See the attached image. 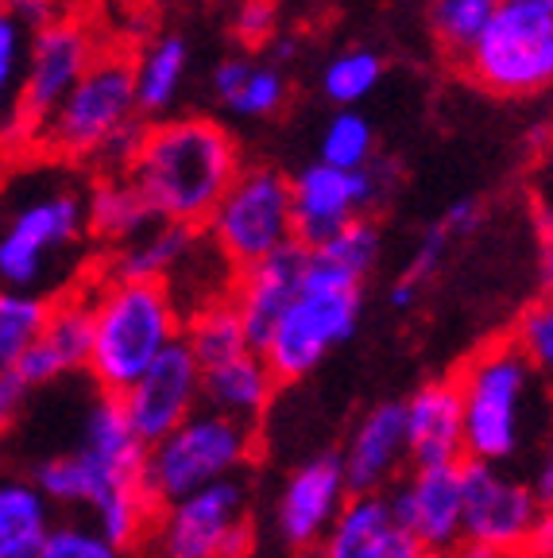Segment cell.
<instances>
[{
    "mask_svg": "<svg viewBox=\"0 0 553 558\" xmlns=\"http://www.w3.org/2000/svg\"><path fill=\"white\" fill-rule=\"evenodd\" d=\"M144 539L151 558H248L256 543L248 485L244 477H229L171 500L151 515Z\"/></svg>",
    "mask_w": 553,
    "mask_h": 558,
    "instance_id": "cell-8",
    "label": "cell"
},
{
    "mask_svg": "<svg viewBox=\"0 0 553 558\" xmlns=\"http://www.w3.org/2000/svg\"><path fill=\"white\" fill-rule=\"evenodd\" d=\"M233 279H236L233 264L217 253V244L206 233H198L191 248H186V256L179 260V268L163 279V288L174 299L179 314H198L206 306L229 303Z\"/></svg>",
    "mask_w": 553,
    "mask_h": 558,
    "instance_id": "cell-27",
    "label": "cell"
},
{
    "mask_svg": "<svg viewBox=\"0 0 553 558\" xmlns=\"http://www.w3.org/2000/svg\"><path fill=\"white\" fill-rule=\"evenodd\" d=\"M383 497L395 523L422 555L450 558L460 547V462L415 465V473L398 477Z\"/></svg>",
    "mask_w": 553,
    "mask_h": 558,
    "instance_id": "cell-16",
    "label": "cell"
},
{
    "mask_svg": "<svg viewBox=\"0 0 553 558\" xmlns=\"http://www.w3.org/2000/svg\"><path fill=\"white\" fill-rule=\"evenodd\" d=\"M407 458L415 465H457L465 462V427L453 380H430L403 403Z\"/></svg>",
    "mask_w": 553,
    "mask_h": 558,
    "instance_id": "cell-22",
    "label": "cell"
},
{
    "mask_svg": "<svg viewBox=\"0 0 553 558\" xmlns=\"http://www.w3.org/2000/svg\"><path fill=\"white\" fill-rule=\"evenodd\" d=\"M116 403L128 418L132 435L144 446L171 435L201 408V368L194 365L191 349L174 341L116 396Z\"/></svg>",
    "mask_w": 553,
    "mask_h": 558,
    "instance_id": "cell-15",
    "label": "cell"
},
{
    "mask_svg": "<svg viewBox=\"0 0 553 558\" xmlns=\"http://www.w3.org/2000/svg\"><path fill=\"white\" fill-rule=\"evenodd\" d=\"M465 62L488 94L530 97L545 89L553 78V4L503 0Z\"/></svg>",
    "mask_w": 553,
    "mask_h": 558,
    "instance_id": "cell-10",
    "label": "cell"
},
{
    "mask_svg": "<svg viewBox=\"0 0 553 558\" xmlns=\"http://www.w3.org/2000/svg\"><path fill=\"white\" fill-rule=\"evenodd\" d=\"M279 9L275 0H241L233 12V35L244 47H260L275 35Z\"/></svg>",
    "mask_w": 553,
    "mask_h": 558,
    "instance_id": "cell-39",
    "label": "cell"
},
{
    "mask_svg": "<svg viewBox=\"0 0 553 558\" xmlns=\"http://www.w3.org/2000/svg\"><path fill=\"white\" fill-rule=\"evenodd\" d=\"M251 458H256V427L198 408L171 435L147 446L139 485L151 508H163L217 481L241 477Z\"/></svg>",
    "mask_w": 553,
    "mask_h": 558,
    "instance_id": "cell-7",
    "label": "cell"
},
{
    "mask_svg": "<svg viewBox=\"0 0 553 558\" xmlns=\"http://www.w3.org/2000/svg\"><path fill=\"white\" fill-rule=\"evenodd\" d=\"M27 32L9 9H0V140H20L16 129V101H20V74H24Z\"/></svg>",
    "mask_w": 553,
    "mask_h": 558,
    "instance_id": "cell-34",
    "label": "cell"
},
{
    "mask_svg": "<svg viewBox=\"0 0 553 558\" xmlns=\"http://www.w3.org/2000/svg\"><path fill=\"white\" fill-rule=\"evenodd\" d=\"M144 453L147 446L132 435L116 396L97 392L82 411L74 450L39 458L32 481L51 500V508L94 512L105 500L124 497V493H144V485H139Z\"/></svg>",
    "mask_w": 553,
    "mask_h": 558,
    "instance_id": "cell-3",
    "label": "cell"
},
{
    "mask_svg": "<svg viewBox=\"0 0 553 558\" xmlns=\"http://www.w3.org/2000/svg\"><path fill=\"white\" fill-rule=\"evenodd\" d=\"M376 159V129L372 121L356 109H341L325 124L318 144V163L337 167V171H364Z\"/></svg>",
    "mask_w": 553,
    "mask_h": 558,
    "instance_id": "cell-33",
    "label": "cell"
},
{
    "mask_svg": "<svg viewBox=\"0 0 553 558\" xmlns=\"http://www.w3.org/2000/svg\"><path fill=\"white\" fill-rule=\"evenodd\" d=\"M27 400H32V388L16 373H0V438L16 430V423L27 411Z\"/></svg>",
    "mask_w": 553,
    "mask_h": 558,
    "instance_id": "cell-43",
    "label": "cell"
},
{
    "mask_svg": "<svg viewBox=\"0 0 553 558\" xmlns=\"http://www.w3.org/2000/svg\"><path fill=\"white\" fill-rule=\"evenodd\" d=\"M279 380L271 376V368L263 365V357L251 349L244 357L229 361L201 373V408L217 411V415L236 418L244 427H256L268 408L275 403Z\"/></svg>",
    "mask_w": 553,
    "mask_h": 558,
    "instance_id": "cell-23",
    "label": "cell"
},
{
    "mask_svg": "<svg viewBox=\"0 0 553 558\" xmlns=\"http://www.w3.org/2000/svg\"><path fill=\"white\" fill-rule=\"evenodd\" d=\"M191 51L179 35H156L144 51L132 59V86H136V113L159 117L167 113L182 94Z\"/></svg>",
    "mask_w": 553,
    "mask_h": 558,
    "instance_id": "cell-28",
    "label": "cell"
},
{
    "mask_svg": "<svg viewBox=\"0 0 553 558\" xmlns=\"http://www.w3.org/2000/svg\"><path fill=\"white\" fill-rule=\"evenodd\" d=\"M422 558H441V555H422Z\"/></svg>",
    "mask_w": 553,
    "mask_h": 558,
    "instance_id": "cell-50",
    "label": "cell"
},
{
    "mask_svg": "<svg viewBox=\"0 0 553 558\" xmlns=\"http://www.w3.org/2000/svg\"><path fill=\"white\" fill-rule=\"evenodd\" d=\"M179 341L191 349L194 365H198L201 373L251 353L241 318H236V311L229 303H217V306H206V311L191 314V323H186Z\"/></svg>",
    "mask_w": 553,
    "mask_h": 558,
    "instance_id": "cell-30",
    "label": "cell"
},
{
    "mask_svg": "<svg viewBox=\"0 0 553 558\" xmlns=\"http://www.w3.org/2000/svg\"><path fill=\"white\" fill-rule=\"evenodd\" d=\"M348 500L337 453H314L286 473L275 497V535L291 550H314Z\"/></svg>",
    "mask_w": 553,
    "mask_h": 558,
    "instance_id": "cell-17",
    "label": "cell"
},
{
    "mask_svg": "<svg viewBox=\"0 0 553 558\" xmlns=\"http://www.w3.org/2000/svg\"><path fill=\"white\" fill-rule=\"evenodd\" d=\"M380 78H383L380 54L356 47V51H345L329 62L325 74H321V89H325V97L337 109H356L364 97L380 86Z\"/></svg>",
    "mask_w": 553,
    "mask_h": 558,
    "instance_id": "cell-35",
    "label": "cell"
},
{
    "mask_svg": "<svg viewBox=\"0 0 553 558\" xmlns=\"http://www.w3.org/2000/svg\"><path fill=\"white\" fill-rule=\"evenodd\" d=\"M86 299L94 318L86 373L101 396H121L159 353L182 338V314L163 283L105 279Z\"/></svg>",
    "mask_w": 553,
    "mask_h": 558,
    "instance_id": "cell-4",
    "label": "cell"
},
{
    "mask_svg": "<svg viewBox=\"0 0 553 558\" xmlns=\"http://www.w3.org/2000/svg\"><path fill=\"white\" fill-rule=\"evenodd\" d=\"M89 341H94V318H89V299L86 295H62L51 299L44 333L27 349L20 365L12 373L39 392L51 384L66 380L74 373H86L89 361Z\"/></svg>",
    "mask_w": 553,
    "mask_h": 558,
    "instance_id": "cell-20",
    "label": "cell"
},
{
    "mask_svg": "<svg viewBox=\"0 0 553 558\" xmlns=\"http://www.w3.org/2000/svg\"><path fill=\"white\" fill-rule=\"evenodd\" d=\"M198 229L174 226V221H151L147 229H139L136 236H128L124 244L113 248V268L109 279H136V283H163L179 260L186 256V248L194 244Z\"/></svg>",
    "mask_w": 553,
    "mask_h": 558,
    "instance_id": "cell-25",
    "label": "cell"
},
{
    "mask_svg": "<svg viewBox=\"0 0 553 558\" xmlns=\"http://www.w3.org/2000/svg\"><path fill=\"white\" fill-rule=\"evenodd\" d=\"M530 485V493H534V500L538 505L550 512V500H553V465L550 462H542L538 465V473H534V481H527Z\"/></svg>",
    "mask_w": 553,
    "mask_h": 558,
    "instance_id": "cell-45",
    "label": "cell"
},
{
    "mask_svg": "<svg viewBox=\"0 0 553 558\" xmlns=\"http://www.w3.org/2000/svg\"><path fill=\"white\" fill-rule=\"evenodd\" d=\"M303 271H306L303 244H286V248L248 264V268H236L229 306H233L236 318H241L244 338H248L251 349L263 345V338L271 333L275 318L291 306V299L298 295Z\"/></svg>",
    "mask_w": 553,
    "mask_h": 558,
    "instance_id": "cell-19",
    "label": "cell"
},
{
    "mask_svg": "<svg viewBox=\"0 0 553 558\" xmlns=\"http://www.w3.org/2000/svg\"><path fill=\"white\" fill-rule=\"evenodd\" d=\"M213 94L236 117H271L283 109L286 82L275 66H263V62L251 59H225L213 70Z\"/></svg>",
    "mask_w": 553,
    "mask_h": 558,
    "instance_id": "cell-29",
    "label": "cell"
},
{
    "mask_svg": "<svg viewBox=\"0 0 553 558\" xmlns=\"http://www.w3.org/2000/svg\"><path fill=\"white\" fill-rule=\"evenodd\" d=\"M450 241L453 236L445 233V226L441 221H433L430 229L422 233V241H418V253H415V260H410V268H407V283H415V288H422L426 279L438 271V264L445 260V248H450Z\"/></svg>",
    "mask_w": 553,
    "mask_h": 558,
    "instance_id": "cell-41",
    "label": "cell"
},
{
    "mask_svg": "<svg viewBox=\"0 0 553 558\" xmlns=\"http://www.w3.org/2000/svg\"><path fill=\"white\" fill-rule=\"evenodd\" d=\"M294 47H298L294 39H279V44H275V59H291Z\"/></svg>",
    "mask_w": 553,
    "mask_h": 558,
    "instance_id": "cell-48",
    "label": "cell"
},
{
    "mask_svg": "<svg viewBox=\"0 0 553 558\" xmlns=\"http://www.w3.org/2000/svg\"><path fill=\"white\" fill-rule=\"evenodd\" d=\"M97 59V39L78 20H54L35 27L27 39L24 74H20V101H16V129L24 144H35L62 97L78 86V78Z\"/></svg>",
    "mask_w": 553,
    "mask_h": 558,
    "instance_id": "cell-14",
    "label": "cell"
},
{
    "mask_svg": "<svg viewBox=\"0 0 553 558\" xmlns=\"http://www.w3.org/2000/svg\"><path fill=\"white\" fill-rule=\"evenodd\" d=\"M360 323V279L333 268L306 248L303 288L275 318L256 349L279 384L306 380L337 345H345Z\"/></svg>",
    "mask_w": 553,
    "mask_h": 558,
    "instance_id": "cell-5",
    "label": "cell"
},
{
    "mask_svg": "<svg viewBox=\"0 0 553 558\" xmlns=\"http://www.w3.org/2000/svg\"><path fill=\"white\" fill-rule=\"evenodd\" d=\"M438 221L445 226V233H450V236H465V233H472V229L480 226V206H476V198H457Z\"/></svg>",
    "mask_w": 553,
    "mask_h": 558,
    "instance_id": "cell-44",
    "label": "cell"
},
{
    "mask_svg": "<svg viewBox=\"0 0 553 558\" xmlns=\"http://www.w3.org/2000/svg\"><path fill=\"white\" fill-rule=\"evenodd\" d=\"M527 4H553V0H527Z\"/></svg>",
    "mask_w": 553,
    "mask_h": 558,
    "instance_id": "cell-49",
    "label": "cell"
},
{
    "mask_svg": "<svg viewBox=\"0 0 553 558\" xmlns=\"http://www.w3.org/2000/svg\"><path fill=\"white\" fill-rule=\"evenodd\" d=\"M241 171V148L225 124L174 117L147 124L128 163V179L159 221L201 229Z\"/></svg>",
    "mask_w": 553,
    "mask_h": 558,
    "instance_id": "cell-2",
    "label": "cell"
},
{
    "mask_svg": "<svg viewBox=\"0 0 553 558\" xmlns=\"http://www.w3.org/2000/svg\"><path fill=\"white\" fill-rule=\"evenodd\" d=\"M318 558H422V550L395 523L383 493H364L345 500L325 539L318 543Z\"/></svg>",
    "mask_w": 553,
    "mask_h": 558,
    "instance_id": "cell-21",
    "label": "cell"
},
{
    "mask_svg": "<svg viewBox=\"0 0 553 558\" xmlns=\"http://www.w3.org/2000/svg\"><path fill=\"white\" fill-rule=\"evenodd\" d=\"M89 248L86 186L62 167H32L0 186V288L62 299Z\"/></svg>",
    "mask_w": 553,
    "mask_h": 558,
    "instance_id": "cell-1",
    "label": "cell"
},
{
    "mask_svg": "<svg viewBox=\"0 0 553 558\" xmlns=\"http://www.w3.org/2000/svg\"><path fill=\"white\" fill-rule=\"evenodd\" d=\"M206 236L233 268H248L294 244L291 179L275 167H241L206 218Z\"/></svg>",
    "mask_w": 553,
    "mask_h": 558,
    "instance_id": "cell-11",
    "label": "cell"
},
{
    "mask_svg": "<svg viewBox=\"0 0 553 558\" xmlns=\"http://www.w3.org/2000/svg\"><path fill=\"white\" fill-rule=\"evenodd\" d=\"M144 129H147V124L139 121V117L124 124V129H116L113 136L105 140L101 148L94 151V159H89V163H94L101 174H124V171H128V163H132V156H136Z\"/></svg>",
    "mask_w": 553,
    "mask_h": 558,
    "instance_id": "cell-40",
    "label": "cell"
},
{
    "mask_svg": "<svg viewBox=\"0 0 553 558\" xmlns=\"http://www.w3.org/2000/svg\"><path fill=\"white\" fill-rule=\"evenodd\" d=\"M511 345L519 349L523 357L534 365V373H542V368L553 365V311H550V303H534L523 311Z\"/></svg>",
    "mask_w": 553,
    "mask_h": 558,
    "instance_id": "cell-38",
    "label": "cell"
},
{
    "mask_svg": "<svg viewBox=\"0 0 553 558\" xmlns=\"http://www.w3.org/2000/svg\"><path fill=\"white\" fill-rule=\"evenodd\" d=\"M550 512L527 481L503 465L460 462V543L534 558L550 550Z\"/></svg>",
    "mask_w": 553,
    "mask_h": 558,
    "instance_id": "cell-9",
    "label": "cell"
},
{
    "mask_svg": "<svg viewBox=\"0 0 553 558\" xmlns=\"http://www.w3.org/2000/svg\"><path fill=\"white\" fill-rule=\"evenodd\" d=\"M503 0H433L430 24L438 44L465 62L468 51L476 47V39L484 35V27L492 24V16L500 12Z\"/></svg>",
    "mask_w": 553,
    "mask_h": 558,
    "instance_id": "cell-32",
    "label": "cell"
},
{
    "mask_svg": "<svg viewBox=\"0 0 553 558\" xmlns=\"http://www.w3.org/2000/svg\"><path fill=\"white\" fill-rule=\"evenodd\" d=\"M398 183V167L391 159H372L364 171L310 163L291 179V221L294 244L318 248L321 241L364 218V209L380 206Z\"/></svg>",
    "mask_w": 553,
    "mask_h": 558,
    "instance_id": "cell-13",
    "label": "cell"
},
{
    "mask_svg": "<svg viewBox=\"0 0 553 558\" xmlns=\"http://www.w3.org/2000/svg\"><path fill=\"white\" fill-rule=\"evenodd\" d=\"M341 473H345L348 497L364 493H388L403 477L407 458V430H403V403L388 400L368 408L356 427L348 430L345 450L337 453Z\"/></svg>",
    "mask_w": 553,
    "mask_h": 558,
    "instance_id": "cell-18",
    "label": "cell"
},
{
    "mask_svg": "<svg viewBox=\"0 0 553 558\" xmlns=\"http://www.w3.org/2000/svg\"><path fill=\"white\" fill-rule=\"evenodd\" d=\"M534 376V365L511 341H492L465 361L453 380L465 427V462L507 465L523 450Z\"/></svg>",
    "mask_w": 553,
    "mask_h": 558,
    "instance_id": "cell-6",
    "label": "cell"
},
{
    "mask_svg": "<svg viewBox=\"0 0 553 558\" xmlns=\"http://www.w3.org/2000/svg\"><path fill=\"white\" fill-rule=\"evenodd\" d=\"M450 558H527V555H515V550H488V547H468V543H460V547L453 550Z\"/></svg>",
    "mask_w": 553,
    "mask_h": 558,
    "instance_id": "cell-47",
    "label": "cell"
},
{
    "mask_svg": "<svg viewBox=\"0 0 553 558\" xmlns=\"http://www.w3.org/2000/svg\"><path fill=\"white\" fill-rule=\"evenodd\" d=\"M0 9H9L27 32H35V27L54 24V20H70L78 0H0Z\"/></svg>",
    "mask_w": 553,
    "mask_h": 558,
    "instance_id": "cell-42",
    "label": "cell"
},
{
    "mask_svg": "<svg viewBox=\"0 0 553 558\" xmlns=\"http://www.w3.org/2000/svg\"><path fill=\"white\" fill-rule=\"evenodd\" d=\"M415 299H418V288H415V283H407V279H398L395 288H391L388 303L395 306V311H407V306H415Z\"/></svg>",
    "mask_w": 553,
    "mask_h": 558,
    "instance_id": "cell-46",
    "label": "cell"
},
{
    "mask_svg": "<svg viewBox=\"0 0 553 558\" xmlns=\"http://www.w3.org/2000/svg\"><path fill=\"white\" fill-rule=\"evenodd\" d=\"M310 253L364 283V276L380 260V229L368 218H356V221H348L345 229H337L329 241H321L318 248H310Z\"/></svg>",
    "mask_w": 553,
    "mask_h": 558,
    "instance_id": "cell-36",
    "label": "cell"
},
{
    "mask_svg": "<svg viewBox=\"0 0 553 558\" xmlns=\"http://www.w3.org/2000/svg\"><path fill=\"white\" fill-rule=\"evenodd\" d=\"M39 558H128V550L113 547L86 515H70V520H54Z\"/></svg>",
    "mask_w": 553,
    "mask_h": 558,
    "instance_id": "cell-37",
    "label": "cell"
},
{
    "mask_svg": "<svg viewBox=\"0 0 553 558\" xmlns=\"http://www.w3.org/2000/svg\"><path fill=\"white\" fill-rule=\"evenodd\" d=\"M54 527L51 500L24 473H0V558H39Z\"/></svg>",
    "mask_w": 553,
    "mask_h": 558,
    "instance_id": "cell-24",
    "label": "cell"
},
{
    "mask_svg": "<svg viewBox=\"0 0 553 558\" xmlns=\"http://www.w3.org/2000/svg\"><path fill=\"white\" fill-rule=\"evenodd\" d=\"M151 221L156 214L144 202V194L132 186L128 174H97L86 186V229L94 241L116 248Z\"/></svg>",
    "mask_w": 553,
    "mask_h": 558,
    "instance_id": "cell-26",
    "label": "cell"
},
{
    "mask_svg": "<svg viewBox=\"0 0 553 558\" xmlns=\"http://www.w3.org/2000/svg\"><path fill=\"white\" fill-rule=\"evenodd\" d=\"M136 86H132V54H97L78 86L62 97V105L35 136L47 151L66 159H94V151L116 129L136 121Z\"/></svg>",
    "mask_w": 553,
    "mask_h": 558,
    "instance_id": "cell-12",
    "label": "cell"
},
{
    "mask_svg": "<svg viewBox=\"0 0 553 558\" xmlns=\"http://www.w3.org/2000/svg\"><path fill=\"white\" fill-rule=\"evenodd\" d=\"M51 303L39 295L0 288V373H12L27 349L39 341Z\"/></svg>",
    "mask_w": 553,
    "mask_h": 558,
    "instance_id": "cell-31",
    "label": "cell"
}]
</instances>
